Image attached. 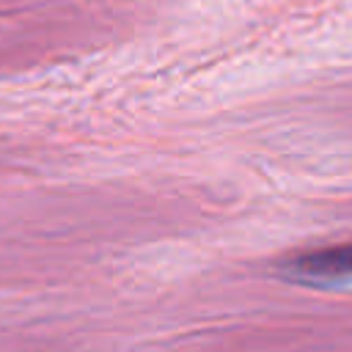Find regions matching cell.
I'll list each match as a JSON object with an SVG mask.
<instances>
[{"label":"cell","mask_w":352,"mask_h":352,"mask_svg":"<svg viewBox=\"0 0 352 352\" xmlns=\"http://www.w3.org/2000/svg\"><path fill=\"white\" fill-rule=\"evenodd\" d=\"M280 272L292 280H305V283H327V280L352 278V245L319 248V250L292 256L289 261H283Z\"/></svg>","instance_id":"6da1fadb"}]
</instances>
